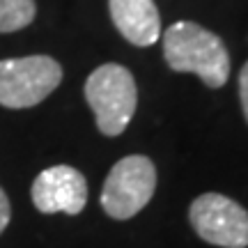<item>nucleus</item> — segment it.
Listing matches in <instances>:
<instances>
[{"mask_svg": "<svg viewBox=\"0 0 248 248\" xmlns=\"http://www.w3.org/2000/svg\"><path fill=\"white\" fill-rule=\"evenodd\" d=\"M35 0H0V32H16L35 21Z\"/></svg>", "mask_w": 248, "mask_h": 248, "instance_id": "6e6552de", "label": "nucleus"}, {"mask_svg": "<svg viewBox=\"0 0 248 248\" xmlns=\"http://www.w3.org/2000/svg\"><path fill=\"white\" fill-rule=\"evenodd\" d=\"M163 58L172 71L195 74L207 88H221L230 76V53L216 32L193 21H177L161 35Z\"/></svg>", "mask_w": 248, "mask_h": 248, "instance_id": "f257e3e1", "label": "nucleus"}, {"mask_svg": "<svg viewBox=\"0 0 248 248\" xmlns=\"http://www.w3.org/2000/svg\"><path fill=\"white\" fill-rule=\"evenodd\" d=\"M110 18L133 46H152L161 37V16L154 0H108Z\"/></svg>", "mask_w": 248, "mask_h": 248, "instance_id": "0eeeda50", "label": "nucleus"}, {"mask_svg": "<svg viewBox=\"0 0 248 248\" xmlns=\"http://www.w3.org/2000/svg\"><path fill=\"white\" fill-rule=\"evenodd\" d=\"M85 99L94 113L99 131L110 138L120 136L129 126L138 106L136 78L122 64H101L85 80Z\"/></svg>", "mask_w": 248, "mask_h": 248, "instance_id": "f03ea898", "label": "nucleus"}, {"mask_svg": "<svg viewBox=\"0 0 248 248\" xmlns=\"http://www.w3.org/2000/svg\"><path fill=\"white\" fill-rule=\"evenodd\" d=\"M156 191V168L150 156L131 154L110 168L104 188L101 207L115 221H129L142 212Z\"/></svg>", "mask_w": 248, "mask_h": 248, "instance_id": "7ed1b4c3", "label": "nucleus"}, {"mask_svg": "<svg viewBox=\"0 0 248 248\" xmlns=\"http://www.w3.org/2000/svg\"><path fill=\"white\" fill-rule=\"evenodd\" d=\"M9 218H12V207H9V198L7 193L0 188V234L5 232V228L9 225Z\"/></svg>", "mask_w": 248, "mask_h": 248, "instance_id": "9d476101", "label": "nucleus"}, {"mask_svg": "<svg viewBox=\"0 0 248 248\" xmlns=\"http://www.w3.org/2000/svg\"><path fill=\"white\" fill-rule=\"evenodd\" d=\"M32 204L42 214H69L76 216L88 204V182L83 172L71 166H51L42 170L32 182Z\"/></svg>", "mask_w": 248, "mask_h": 248, "instance_id": "423d86ee", "label": "nucleus"}, {"mask_svg": "<svg viewBox=\"0 0 248 248\" xmlns=\"http://www.w3.org/2000/svg\"><path fill=\"white\" fill-rule=\"evenodd\" d=\"M188 221L198 237L212 246L248 248V212L228 195H198L188 207Z\"/></svg>", "mask_w": 248, "mask_h": 248, "instance_id": "39448f33", "label": "nucleus"}, {"mask_svg": "<svg viewBox=\"0 0 248 248\" xmlns=\"http://www.w3.org/2000/svg\"><path fill=\"white\" fill-rule=\"evenodd\" d=\"M62 80L60 62L48 55L0 60V106L32 108L42 104Z\"/></svg>", "mask_w": 248, "mask_h": 248, "instance_id": "20e7f679", "label": "nucleus"}, {"mask_svg": "<svg viewBox=\"0 0 248 248\" xmlns=\"http://www.w3.org/2000/svg\"><path fill=\"white\" fill-rule=\"evenodd\" d=\"M239 99H241V110L248 122V62L241 67L239 71Z\"/></svg>", "mask_w": 248, "mask_h": 248, "instance_id": "1a4fd4ad", "label": "nucleus"}]
</instances>
